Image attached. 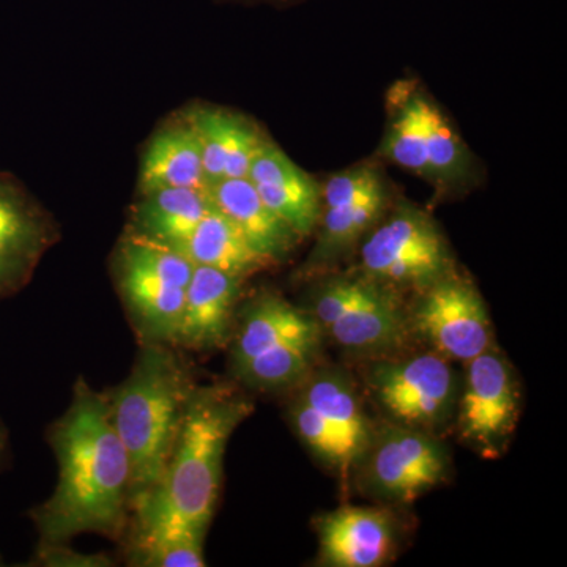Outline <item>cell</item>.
Instances as JSON below:
<instances>
[{"mask_svg": "<svg viewBox=\"0 0 567 567\" xmlns=\"http://www.w3.org/2000/svg\"><path fill=\"white\" fill-rule=\"evenodd\" d=\"M48 442L58 458V486L29 513L41 543H69L87 533L125 539L132 520V464L112 424L106 394L80 377L69 409L48 431Z\"/></svg>", "mask_w": 567, "mask_h": 567, "instance_id": "obj_1", "label": "cell"}, {"mask_svg": "<svg viewBox=\"0 0 567 567\" xmlns=\"http://www.w3.org/2000/svg\"><path fill=\"white\" fill-rule=\"evenodd\" d=\"M252 410V402L234 388L197 385L162 477L133 507L125 540L171 533L207 536L227 443Z\"/></svg>", "mask_w": 567, "mask_h": 567, "instance_id": "obj_2", "label": "cell"}, {"mask_svg": "<svg viewBox=\"0 0 567 567\" xmlns=\"http://www.w3.org/2000/svg\"><path fill=\"white\" fill-rule=\"evenodd\" d=\"M132 372L107 391L115 431L132 464V513L163 475L197 382L181 349L140 346Z\"/></svg>", "mask_w": 567, "mask_h": 567, "instance_id": "obj_3", "label": "cell"}, {"mask_svg": "<svg viewBox=\"0 0 567 567\" xmlns=\"http://www.w3.org/2000/svg\"><path fill=\"white\" fill-rule=\"evenodd\" d=\"M193 270L177 249L130 229L123 234L112 274L140 346H174Z\"/></svg>", "mask_w": 567, "mask_h": 567, "instance_id": "obj_4", "label": "cell"}, {"mask_svg": "<svg viewBox=\"0 0 567 567\" xmlns=\"http://www.w3.org/2000/svg\"><path fill=\"white\" fill-rule=\"evenodd\" d=\"M308 312L350 353L390 354L404 346L409 334L410 319L398 290L363 274L320 282Z\"/></svg>", "mask_w": 567, "mask_h": 567, "instance_id": "obj_5", "label": "cell"}, {"mask_svg": "<svg viewBox=\"0 0 567 567\" xmlns=\"http://www.w3.org/2000/svg\"><path fill=\"white\" fill-rule=\"evenodd\" d=\"M361 274L393 287L423 292L454 274L445 235L427 212L415 204H399L365 234Z\"/></svg>", "mask_w": 567, "mask_h": 567, "instance_id": "obj_6", "label": "cell"}, {"mask_svg": "<svg viewBox=\"0 0 567 567\" xmlns=\"http://www.w3.org/2000/svg\"><path fill=\"white\" fill-rule=\"evenodd\" d=\"M361 464V486L368 494L410 503L445 481L450 457L445 446L423 429L386 425L372 432L354 464Z\"/></svg>", "mask_w": 567, "mask_h": 567, "instance_id": "obj_7", "label": "cell"}, {"mask_svg": "<svg viewBox=\"0 0 567 567\" xmlns=\"http://www.w3.org/2000/svg\"><path fill=\"white\" fill-rule=\"evenodd\" d=\"M369 386L399 424L423 431L442 424L456 401L453 368L436 352L377 364Z\"/></svg>", "mask_w": 567, "mask_h": 567, "instance_id": "obj_8", "label": "cell"}, {"mask_svg": "<svg viewBox=\"0 0 567 567\" xmlns=\"http://www.w3.org/2000/svg\"><path fill=\"white\" fill-rule=\"evenodd\" d=\"M412 324L446 360L468 363L492 347L486 305L476 287L456 271L421 292Z\"/></svg>", "mask_w": 567, "mask_h": 567, "instance_id": "obj_9", "label": "cell"}, {"mask_svg": "<svg viewBox=\"0 0 567 567\" xmlns=\"http://www.w3.org/2000/svg\"><path fill=\"white\" fill-rule=\"evenodd\" d=\"M59 238L54 218L17 178L0 174V301L31 282Z\"/></svg>", "mask_w": 567, "mask_h": 567, "instance_id": "obj_10", "label": "cell"}, {"mask_svg": "<svg viewBox=\"0 0 567 567\" xmlns=\"http://www.w3.org/2000/svg\"><path fill=\"white\" fill-rule=\"evenodd\" d=\"M465 364L458 427L473 445L496 451L517 421L518 391L513 371L492 347Z\"/></svg>", "mask_w": 567, "mask_h": 567, "instance_id": "obj_11", "label": "cell"}, {"mask_svg": "<svg viewBox=\"0 0 567 567\" xmlns=\"http://www.w3.org/2000/svg\"><path fill=\"white\" fill-rule=\"evenodd\" d=\"M315 317L281 295L264 292L237 312L230 336V368L237 375L246 365L281 352L293 342L322 339Z\"/></svg>", "mask_w": 567, "mask_h": 567, "instance_id": "obj_12", "label": "cell"}, {"mask_svg": "<svg viewBox=\"0 0 567 567\" xmlns=\"http://www.w3.org/2000/svg\"><path fill=\"white\" fill-rule=\"evenodd\" d=\"M244 278L194 265L174 347L210 352L229 344Z\"/></svg>", "mask_w": 567, "mask_h": 567, "instance_id": "obj_13", "label": "cell"}, {"mask_svg": "<svg viewBox=\"0 0 567 567\" xmlns=\"http://www.w3.org/2000/svg\"><path fill=\"white\" fill-rule=\"evenodd\" d=\"M249 182L260 199L300 238L309 237L322 215V188L270 140L249 167Z\"/></svg>", "mask_w": 567, "mask_h": 567, "instance_id": "obj_14", "label": "cell"}, {"mask_svg": "<svg viewBox=\"0 0 567 567\" xmlns=\"http://www.w3.org/2000/svg\"><path fill=\"white\" fill-rule=\"evenodd\" d=\"M316 528L324 566H382L394 550L393 517L379 507L342 506L317 518Z\"/></svg>", "mask_w": 567, "mask_h": 567, "instance_id": "obj_15", "label": "cell"}, {"mask_svg": "<svg viewBox=\"0 0 567 567\" xmlns=\"http://www.w3.org/2000/svg\"><path fill=\"white\" fill-rule=\"evenodd\" d=\"M200 144L207 185L248 177L249 167L267 137L244 115L219 107H194L186 114Z\"/></svg>", "mask_w": 567, "mask_h": 567, "instance_id": "obj_16", "label": "cell"}, {"mask_svg": "<svg viewBox=\"0 0 567 567\" xmlns=\"http://www.w3.org/2000/svg\"><path fill=\"white\" fill-rule=\"evenodd\" d=\"M213 208L223 213L244 234L246 241L268 262H282L301 240L260 199L248 178H227L207 189Z\"/></svg>", "mask_w": 567, "mask_h": 567, "instance_id": "obj_17", "label": "cell"}, {"mask_svg": "<svg viewBox=\"0 0 567 567\" xmlns=\"http://www.w3.org/2000/svg\"><path fill=\"white\" fill-rule=\"evenodd\" d=\"M298 386H301L298 398L311 405L338 436L352 468L374 432L352 380L339 369H315Z\"/></svg>", "mask_w": 567, "mask_h": 567, "instance_id": "obj_18", "label": "cell"}, {"mask_svg": "<svg viewBox=\"0 0 567 567\" xmlns=\"http://www.w3.org/2000/svg\"><path fill=\"white\" fill-rule=\"evenodd\" d=\"M162 188L208 189L199 140L186 115L153 134L142 155L140 194Z\"/></svg>", "mask_w": 567, "mask_h": 567, "instance_id": "obj_19", "label": "cell"}, {"mask_svg": "<svg viewBox=\"0 0 567 567\" xmlns=\"http://www.w3.org/2000/svg\"><path fill=\"white\" fill-rule=\"evenodd\" d=\"M210 210L207 192L194 188L155 189L141 194L140 203L132 208L128 229L178 251Z\"/></svg>", "mask_w": 567, "mask_h": 567, "instance_id": "obj_20", "label": "cell"}, {"mask_svg": "<svg viewBox=\"0 0 567 567\" xmlns=\"http://www.w3.org/2000/svg\"><path fill=\"white\" fill-rule=\"evenodd\" d=\"M178 251L193 265L216 268L244 279L274 265L254 251L244 234L213 205Z\"/></svg>", "mask_w": 567, "mask_h": 567, "instance_id": "obj_21", "label": "cell"}, {"mask_svg": "<svg viewBox=\"0 0 567 567\" xmlns=\"http://www.w3.org/2000/svg\"><path fill=\"white\" fill-rule=\"evenodd\" d=\"M425 100L423 91L398 85L391 93L393 107L390 125L382 142V156L431 182L427 159V130H425Z\"/></svg>", "mask_w": 567, "mask_h": 567, "instance_id": "obj_22", "label": "cell"}, {"mask_svg": "<svg viewBox=\"0 0 567 567\" xmlns=\"http://www.w3.org/2000/svg\"><path fill=\"white\" fill-rule=\"evenodd\" d=\"M386 204L388 193H380L358 203L323 207L319 238L306 268L316 270L349 252L379 223Z\"/></svg>", "mask_w": 567, "mask_h": 567, "instance_id": "obj_23", "label": "cell"}, {"mask_svg": "<svg viewBox=\"0 0 567 567\" xmlns=\"http://www.w3.org/2000/svg\"><path fill=\"white\" fill-rule=\"evenodd\" d=\"M425 130L431 182L445 192L462 188L473 178L472 153L429 96L425 100Z\"/></svg>", "mask_w": 567, "mask_h": 567, "instance_id": "obj_24", "label": "cell"}, {"mask_svg": "<svg viewBox=\"0 0 567 567\" xmlns=\"http://www.w3.org/2000/svg\"><path fill=\"white\" fill-rule=\"evenodd\" d=\"M205 536L194 533L126 540V561L140 567H203Z\"/></svg>", "mask_w": 567, "mask_h": 567, "instance_id": "obj_25", "label": "cell"}, {"mask_svg": "<svg viewBox=\"0 0 567 567\" xmlns=\"http://www.w3.org/2000/svg\"><path fill=\"white\" fill-rule=\"evenodd\" d=\"M290 421H292L295 431L303 440L306 446L322 458L328 465L347 475L350 470L349 462L344 456L341 443L338 436L333 434L328 424L324 423L319 413L311 405L306 404L303 399H295L290 405Z\"/></svg>", "mask_w": 567, "mask_h": 567, "instance_id": "obj_26", "label": "cell"}, {"mask_svg": "<svg viewBox=\"0 0 567 567\" xmlns=\"http://www.w3.org/2000/svg\"><path fill=\"white\" fill-rule=\"evenodd\" d=\"M380 193L386 188L375 166L358 164L328 178L322 186V208L358 203Z\"/></svg>", "mask_w": 567, "mask_h": 567, "instance_id": "obj_27", "label": "cell"}, {"mask_svg": "<svg viewBox=\"0 0 567 567\" xmlns=\"http://www.w3.org/2000/svg\"><path fill=\"white\" fill-rule=\"evenodd\" d=\"M114 559L107 555H87L66 547V543H41L37 547L31 566L43 567H110Z\"/></svg>", "mask_w": 567, "mask_h": 567, "instance_id": "obj_28", "label": "cell"}, {"mask_svg": "<svg viewBox=\"0 0 567 567\" xmlns=\"http://www.w3.org/2000/svg\"><path fill=\"white\" fill-rule=\"evenodd\" d=\"M10 453V436L7 431L6 424L0 420V470L3 468V464L9 461Z\"/></svg>", "mask_w": 567, "mask_h": 567, "instance_id": "obj_29", "label": "cell"}, {"mask_svg": "<svg viewBox=\"0 0 567 567\" xmlns=\"http://www.w3.org/2000/svg\"><path fill=\"white\" fill-rule=\"evenodd\" d=\"M271 2H292V0H271Z\"/></svg>", "mask_w": 567, "mask_h": 567, "instance_id": "obj_30", "label": "cell"}, {"mask_svg": "<svg viewBox=\"0 0 567 567\" xmlns=\"http://www.w3.org/2000/svg\"><path fill=\"white\" fill-rule=\"evenodd\" d=\"M0 566H3V557H2V554H0Z\"/></svg>", "mask_w": 567, "mask_h": 567, "instance_id": "obj_31", "label": "cell"}]
</instances>
